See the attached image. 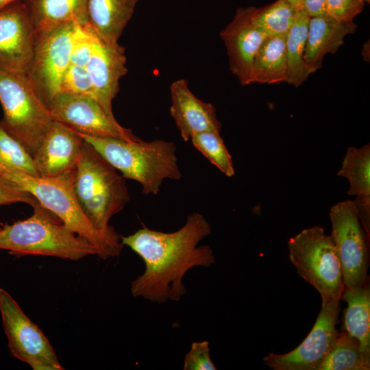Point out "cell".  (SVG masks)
<instances>
[{"label":"cell","instance_id":"1","mask_svg":"<svg viewBox=\"0 0 370 370\" xmlns=\"http://www.w3.org/2000/svg\"><path fill=\"white\" fill-rule=\"evenodd\" d=\"M211 233V227L199 212L190 214L184 225L173 232H162L143 225L134 234L121 236L144 261L143 274L131 282V293L151 302L178 301L186 294L182 280L195 267H210L215 262L212 248L199 242Z\"/></svg>","mask_w":370,"mask_h":370},{"label":"cell","instance_id":"2","mask_svg":"<svg viewBox=\"0 0 370 370\" xmlns=\"http://www.w3.org/2000/svg\"><path fill=\"white\" fill-rule=\"evenodd\" d=\"M75 132L125 179L138 182L145 195H156L164 180H179L182 176L173 142L160 139L130 142Z\"/></svg>","mask_w":370,"mask_h":370},{"label":"cell","instance_id":"3","mask_svg":"<svg viewBox=\"0 0 370 370\" xmlns=\"http://www.w3.org/2000/svg\"><path fill=\"white\" fill-rule=\"evenodd\" d=\"M74 170L56 177H43L0 165V175L31 193L66 226L93 245L100 258L118 256L123 247L119 234L114 228L109 231L97 230L80 208L73 189Z\"/></svg>","mask_w":370,"mask_h":370},{"label":"cell","instance_id":"4","mask_svg":"<svg viewBox=\"0 0 370 370\" xmlns=\"http://www.w3.org/2000/svg\"><path fill=\"white\" fill-rule=\"evenodd\" d=\"M73 189L83 213L101 231L114 229L110 219L130 199L125 179L85 140L74 170Z\"/></svg>","mask_w":370,"mask_h":370},{"label":"cell","instance_id":"5","mask_svg":"<svg viewBox=\"0 0 370 370\" xmlns=\"http://www.w3.org/2000/svg\"><path fill=\"white\" fill-rule=\"evenodd\" d=\"M29 218L0 229V249L16 256H48L78 260L98 249L42 205Z\"/></svg>","mask_w":370,"mask_h":370},{"label":"cell","instance_id":"6","mask_svg":"<svg viewBox=\"0 0 370 370\" xmlns=\"http://www.w3.org/2000/svg\"><path fill=\"white\" fill-rule=\"evenodd\" d=\"M1 121L5 130L33 158L53 120L27 75L0 70Z\"/></svg>","mask_w":370,"mask_h":370},{"label":"cell","instance_id":"7","mask_svg":"<svg viewBox=\"0 0 370 370\" xmlns=\"http://www.w3.org/2000/svg\"><path fill=\"white\" fill-rule=\"evenodd\" d=\"M288 257L297 273L319 293L322 303L341 300L344 288L341 264L330 236L318 225L288 241Z\"/></svg>","mask_w":370,"mask_h":370},{"label":"cell","instance_id":"8","mask_svg":"<svg viewBox=\"0 0 370 370\" xmlns=\"http://www.w3.org/2000/svg\"><path fill=\"white\" fill-rule=\"evenodd\" d=\"M330 236L339 260L344 287L362 286L369 281L368 243L352 200L334 205L329 212Z\"/></svg>","mask_w":370,"mask_h":370},{"label":"cell","instance_id":"9","mask_svg":"<svg viewBox=\"0 0 370 370\" xmlns=\"http://www.w3.org/2000/svg\"><path fill=\"white\" fill-rule=\"evenodd\" d=\"M0 313L8 347L14 358L34 370L64 369L42 330L3 288H0Z\"/></svg>","mask_w":370,"mask_h":370},{"label":"cell","instance_id":"10","mask_svg":"<svg viewBox=\"0 0 370 370\" xmlns=\"http://www.w3.org/2000/svg\"><path fill=\"white\" fill-rule=\"evenodd\" d=\"M77 25L73 22L65 23L39 42L26 74L48 109L60 92L63 76L70 65L73 37Z\"/></svg>","mask_w":370,"mask_h":370},{"label":"cell","instance_id":"11","mask_svg":"<svg viewBox=\"0 0 370 370\" xmlns=\"http://www.w3.org/2000/svg\"><path fill=\"white\" fill-rule=\"evenodd\" d=\"M49 110L53 121L86 135L130 142L140 140L89 96L60 92L51 102Z\"/></svg>","mask_w":370,"mask_h":370},{"label":"cell","instance_id":"12","mask_svg":"<svg viewBox=\"0 0 370 370\" xmlns=\"http://www.w3.org/2000/svg\"><path fill=\"white\" fill-rule=\"evenodd\" d=\"M340 301L321 303L316 321L301 343L286 354L271 352L262 358L264 363L273 370H318L338 332Z\"/></svg>","mask_w":370,"mask_h":370},{"label":"cell","instance_id":"13","mask_svg":"<svg viewBox=\"0 0 370 370\" xmlns=\"http://www.w3.org/2000/svg\"><path fill=\"white\" fill-rule=\"evenodd\" d=\"M37 41L26 3L0 10V70L27 74Z\"/></svg>","mask_w":370,"mask_h":370},{"label":"cell","instance_id":"14","mask_svg":"<svg viewBox=\"0 0 370 370\" xmlns=\"http://www.w3.org/2000/svg\"><path fill=\"white\" fill-rule=\"evenodd\" d=\"M252 7L239 8L220 32L228 56L230 70L242 86L249 85L254 60L268 35L251 18Z\"/></svg>","mask_w":370,"mask_h":370},{"label":"cell","instance_id":"15","mask_svg":"<svg viewBox=\"0 0 370 370\" xmlns=\"http://www.w3.org/2000/svg\"><path fill=\"white\" fill-rule=\"evenodd\" d=\"M84 142L74 130L53 121L32 158L40 177H56L74 170Z\"/></svg>","mask_w":370,"mask_h":370},{"label":"cell","instance_id":"16","mask_svg":"<svg viewBox=\"0 0 370 370\" xmlns=\"http://www.w3.org/2000/svg\"><path fill=\"white\" fill-rule=\"evenodd\" d=\"M92 84L95 99L111 116L112 101L119 91L120 79L127 72L125 49L107 43L97 36L93 54L86 66Z\"/></svg>","mask_w":370,"mask_h":370},{"label":"cell","instance_id":"17","mask_svg":"<svg viewBox=\"0 0 370 370\" xmlns=\"http://www.w3.org/2000/svg\"><path fill=\"white\" fill-rule=\"evenodd\" d=\"M169 89L170 114L184 141L188 142L200 132H220L222 125L217 117L214 106L197 98L188 88L187 80L177 79Z\"/></svg>","mask_w":370,"mask_h":370},{"label":"cell","instance_id":"18","mask_svg":"<svg viewBox=\"0 0 370 370\" xmlns=\"http://www.w3.org/2000/svg\"><path fill=\"white\" fill-rule=\"evenodd\" d=\"M356 29L354 21H340L327 15L310 17L304 57L308 75L319 70L324 57L335 53L345 36L354 34Z\"/></svg>","mask_w":370,"mask_h":370},{"label":"cell","instance_id":"19","mask_svg":"<svg viewBox=\"0 0 370 370\" xmlns=\"http://www.w3.org/2000/svg\"><path fill=\"white\" fill-rule=\"evenodd\" d=\"M338 175L349 182L347 193L353 201L365 236L370 240V145L348 147Z\"/></svg>","mask_w":370,"mask_h":370},{"label":"cell","instance_id":"20","mask_svg":"<svg viewBox=\"0 0 370 370\" xmlns=\"http://www.w3.org/2000/svg\"><path fill=\"white\" fill-rule=\"evenodd\" d=\"M37 45L61 25L88 23V0H25Z\"/></svg>","mask_w":370,"mask_h":370},{"label":"cell","instance_id":"21","mask_svg":"<svg viewBox=\"0 0 370 370\" xmlns=\"http://www.w3.org/2000/svg\"><path fill=\"white\" fill-rule=\"evenodd\" d=\"M138 0H88V23L101 40L119 42Z\"/></svg>","mask_w":370,"mask_h":370},{"label":"cell","instance_id":"22","mask_svg":"<svg viewBox=\"0 0 370 370\" xmlns=\"http://www.w3.org/2000/svg\"><path fill=\"white\" fill-rule=\"evenodd\" d=\"M341 299L347 304L343 314V331L358 340L362 352L370 354V287H344Z\"/></svg>","mask_w":370,"mask_h":370},{"label":"cell","instance_id":"23","mask_svg":"<svg viewBox=\"0 0 370 370\" xmlns=\"http://www.w3.org/2000/svg\"><path fill=\"white\" fill-rule=\"evenodd\" d=\"M286 79V37L268 36L255 56L249 83L272 84Z\"/></svg>","mask_w":370,"mask_h":370},{"label":"cell","instance_id":"24","mask_svg":"<svg viewBox=\"0 0 370 370\" xmlns=\"http://www.w3.org/2000/svg\"><path fill=\"white\" fill-rule=\"evenodd\" d=\"M310 16L303 10L298 11L296 18L286 36L287 61L286 82L299 86L308 77L304 64V53Z\"/></svg>","mask_w":370,"mask_h":370},{"label":"cell","instance_id":"25","mask_svg":"<svg viewBox=\"0 0 370 370\" xmlns=\"http://www.w3.org/2000/svg\"><path fill=\"white\" fill-rule=\"evenodd\" d=\"M370 354L362 351L358 339L338 332L330 351L318 370H369Z\"/></svg>","mask_w":370,"mask_h":370},{"label":"cell","instance_id":"26","mask_svg":"<svg viewBox=\"0 0 370 370\" xmlns=\"http://www.w3.org/2000/svg\"><path fill=\"white\" fill-rule=\"evenodd\" d=\"M298 11L286 0H276L264 7H252L251 18L269 36L286 37Z\"/></svg>","mask_w":370,"mask_h":370},{"label":"cell","instance_id":"27","mask_svg":"<svg viewBox=\"0 0 370 370\" xmlns=\"http://www.w3.org/2000/svg\"><path fill=\"white\" fill-rule=\"evenodd\" d=\"M193 146L227 177L234 175L232 156L219 132H204L193 135Z\"/></svg>","mask_w":370,"mask_h":370},{"label":"cell","instance_id":"28","mask_svg":"<svg viewBox=\"0 0 370 370\" xmlns=\"http://www.w3.org/2000/svg\"><path fill=\"white\" fill-rule=\"evenodd\" d=\"M0 165L26 175L40 176L30 154L4 128L0 121Z\"/></svg>","mask_w":370,"mask_h":370},{"label":"cell","instance_id":"29","mask_svg":"<svg viewBox=\"0 0 370 370\" xmlns=\"http://www.w3.org/2000/svg\"><path fill=\"white\" fill-rule=\"evenodd\" d=\"M97 36L88 23L77 24L73 37L70 64L86 67L95 48Z\"/></svg>","mask_w":370,"mask_h":370},{"label":"cell","instance_id":"30","mask_svg":"<svg viewBox=\"0 0 370 370\" xmlns=\"http://www.w3.org/2000/svg\"><path fill=\"white\" fill-rule=\"evenodd\" d=\"M60 92L94 97L92 84L86 67L70 64L60 86Z\"/></svg>","mask_w":370,"mask_h":370},{"label":"cell","instance_id":"31","mask_svg":"<svg viewBox=\"0 0 370 370\" xmlns=\"http://www.w3.org/2000/svg\"><path fill=\"white\" fill-rule=\"evenodd\" d=\"M184 370H216L210 356L209 343L207 341L194 342L185 355Z\"/></svg>","mask_w":370,"mask_h":370},{"label":"cell","instance_id":"32","mask_svg":"<svg viewBox=\"0 0 370 370\" xmlns=\"http://www.w3.org/2000/svg\"><path fill=\"white\" fill-rule=\"evenodd\" d=\"M364 4V0H326L325 15L340 21H354Z\"/></svg>","mask_w":370,"mask_h":370},{"label":"cell","instance_id":"33","mask_svg":"<svg viewBox=\"0 0 370 370\" xmlns=\"http://www.w3.org/2000/svg\"><path fill=\"white\" fill-rule=\"evenodd\" d=\"M20 202L27 204L33 208L41 205L31 193L0 175V206Z\"/></svg>","mask_w":370,"mask_h":370},{"label":"cell","instance_id":"34","mask_svg":"<svg viewBox=\"0 0 370 370\" xmlns=\"http://www.w3.org/2000/svg\"><path fill=\"white\" fill-rule=\"evenodd\" d=\"M326 0H301V10L310 17L325 15Z\"/></svg>","mask_w":370,"mask_h":370},{"label":"cell","instance_id":"35","mask_svg":"<svg viewBox=\"0 0 370 370\" xmlns=\"http://www.w3.org/2000/svg\"><path fill=\"white\" fill-rule=\"evenodd\" d=\"M21 1L24 0H0V10Z\"/></svg>","mask_w":370,"mask_h":370},{"label":"cell","instance_id":"36","mask_svg":"<svg viewBox=\"0 0 370 370\" xmlns=\"http://www.w3.org/2000/svg\"><path fill=\"white\" fill-rule=\"evenodd\" d=\"M297 10H301V0H286Z\"/></svg>","mask_w":370,"mask_h":370},{"label":"cell","instance_id":"37","mask_svg":"<svg viewBox=\"0 0 370 370\" xmlns=\"http://www.w3.org/2000/svg\"><path fill=\"white\" fill-rule=\"evenodd\" d=\"M364 1H365H365H366V2H369V0H364Z\"/></svg>","mask_w":370,"mask_h":370},{"label":"cell","instance_id":"38","mask_svg":"<svg viewBox=\"0 0 370 370\" xmlns=\"http://www.w3.org/2000/svg\"><path fill=\"white\" fill-rule=\"evenodd\" d=\"M0 229H1V227H0Z\"/></svg>","mask_w":370,"mask_h":370}]
</instances>
